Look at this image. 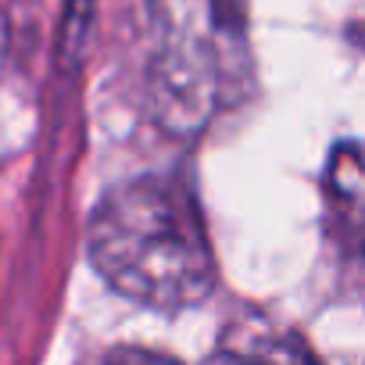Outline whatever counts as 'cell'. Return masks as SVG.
Returning a JSON list of instances; mask_svg holds the SVG:
<instances>
[{"label": "cell", "mask_w": 365, "mask_h": 365, "mask_svg": "<svg viewBox=\"0 0 365 365\" xmlns=\"http://www.w3.org/2000/svg\"><path fill=\"white\" fill-rule=\"evenodd\" d=\"M86 247L118 297L154 312L194 308L219 279L197 197L175 175H136L115 187L90 219Z\"/></svg>", "instance_id": "1"}, {"label": "cell", "mask_w": 365, "mask_h": 365, "mask_svg": "<svg viewBox=\"0 0 365 365\" xmlns=\"http://www.w3.org/2000/svg\"><path fill=\"white\" fill-rule=\"evenodd\" d=\"M143 104L172 136H197L255 86L247 0H143Z\"/></svg>", "instance_id": "2"}, {"label": "cell", "mask_w": 365, "mask_h": 365, "mask_svg": "<svg viewBox=\"0 0 365 365\" xmlns=\"http://www.w3.org/2000/svg\"><path fill=\"white\" fill-rule=\"evenodd\" d=\"M205 365H322L312 344L269 319V315H240L215 344Z\"/></svg>", "instance_id": "3"}, {"label": "cell", "mask_w": 365, "mask_h": 365, "mask_svg": "<svg viewBox=\"0 0 365 365\" xmlns=\"http://www.w3.org/2000/svg\"><path fill=\"white\" fill-rule=\"evenodd\" d=\"M326 215H329V226L336 230V244L354 251L361 237V161H358L354 143H340L329 154Z\"/></svg>", "instance_id": "4"}, {"label": "cell", "mask_w": 365, "mask_h": 365, "mask_svg": "<svg viewBox=\"0 0 365 365\" xmlns=\"http://www.w3.org/2000/svg\"><path fill=\"white\" fill-rule=\"evenodd\" d=\"M104 365H182V361H175L161 351H147V347H115L104 358Z\"/></svg>", "instance_id": "5"}]
</instances>
